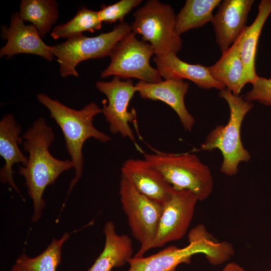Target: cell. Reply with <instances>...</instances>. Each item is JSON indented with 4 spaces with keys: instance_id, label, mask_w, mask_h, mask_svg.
<instances>
[{
    "instance_id": "1",
    "label": "cell",
    "mask_w": 271,
    "mask_h": 271,
    "mask_svg": "<svg viewBox=\"0 0 271 271\" xmlns=\"http://www.w3.org/2000/svg\"><path fill=\"white\" fill-rule=\"evenodd\" d=\"M23 149L29 154L26 166H19L18 173L25 179L24 184L33 201L32 221L39 220L45 207L43 198L46 187L53 184L64 172L73 168L71 160L53 157L49 148L55 139L51 127L43 117L34 121L22 136Z\"/></svg>"
},
{
    "instance_id": "2",
    "label": "cell",
    "mask_w": 271,
    "mask_h": 271,
    "mask_svg": "<svg viewBox=\"0 0 271 271\" xmlns=\"http://www.w3.org/2000/svg\"><path fill=\"white\" fill-rule=\"evenodd\" d=\"M37 97L38 101L49 110L50 117L61 128L67 151L73 163L75 176L70 182L67 197L82 176L84 164L82 149L85 141L93 138L106 143L111 138L93 125L94 116L102 112L96 103L91 102L81 109L76 110L44 93L37 94Z\"/></svg>"
},
{
    "instance_id": "3",
    "label": "cell",
    "mask_w": 271,
    "mask_h": 271,
    "mask_svg": "<svg viewBox=\"0 0 271 271\" xmlns=\"http://www.w3.org/2000/svg\"><path fill=\"white\" fill-rule=\"evenodd\" d=\"M189 244L183 248L170 245L147 257H132L127 261L128 271H175L179 264L190 262L193 255L202 253L212 265L221 264L234 253L232 245L218 241L203 224L193 228L188 234Z\"/></svg>"
},
{
    "instance_id": "4",
    "label": "cell",
    "mask_w": 271,
    "mask_h": 271,
    "mask_svg": "<svg viewBox=\"0 0 271 271\" xmlns=\"http://www.w3.org/2000/svg\"><path fill=\"white\" fill-rule=\"evenodd\" d=\"M218 96L224 99L229 106V120L225 125H218L212 129L199 150H219L223 157L220 171L232 176L237 173L240 163L247 162L251 159L249 152L241 141V128L245 115L253 105L243 96L234 95L227 88L220 90Z\"/></svg>"
},
{
    "instance_id": "5",
    "label": "cell",
    "mask_w": 271,
    "mask_h": 271,
    "mask_svg": "<svg viewBox=\"0 0 271 271\" xmlns=\"http://www.w3.org/2000/svg\"><path fill=\"white\" fill-rule=\"evenodd\" d=\"M144 155V159L175 189L190 190L199 201L205 200L212 192L214 182L211 171L195 154L157 151Z\"/></svg>"
},
{
    "instance_id": "6",
    "label": "cell",
    "mask_w": 271,
    "mask_h": 271,
    "mask_svg": "<svg viewBox=\"0 0 271 271\" xmlns=\"http://www.w3.org/2000/svg\"><path fill=\"white\" fill-rule=\"evenodd\" d=\"M176 16L169 4L149 0L133 14L131 31L151 45L155 55L177 54L182 40L176 32Z\"/></svg>"
},
{
    "instance_id": "7",
    "label": "cell",
    "mask_w": 271,
    "mask_h": 271,
    "mask_svg": "<svg viewBox=\"0 0 271 271\" xmlns=\"http://www.w3.org/2000/svg\"><path fill=\"white\" fill-rule=\"evenodd\" d=\"M131 32L130 25L120 22L110 32L95 37L82 34L68 38L63 43L51 46L57 58L62 77H78L76 67L81 62L109 56L116 45Z\"/></svg>"
},
{
    "instance_id": "8",
    "label": "cell",
    "mask_w": 271,
    "mask_h": 271,
    "mask_svg": "<svg viewBox=\"0 0 271 271\" xmlns=\"http://www.w3.org/2000/svg\"><path fill=\"white\" fill-rule=\"evenodd\" d=\"M119 194L131 233L141 244L134 256H144L153 248L163 205L142 194L121 175Z\"/></svg>"
},
{
    "instance_id": "9",
    "label": "cell",
    "mask_w": 271,
    "mask_h": 271,
    "mask_svg": "<svg viewBox=\"0 0 271 271\" xmlns=\"http://www.w3.org/2000/svg\"><path fill=\"white\" fill-rule=\"evenodd\" d=\"M136 35L131 31L116 45L109 55V64L100 73L101 78L114 76L152 83L163 80L158 70L150 65L153 48Z\"/></svg>"
},
{
    "instance_id": "10",
    "label": "cell",
    "mask_w": 271,
    "mask_h": 271,
    "mask_svg": "<svg viewBox=\"0 0 271 271\" xmlns=\"http://www.w3.org/2000/svg\"><path fill=\"white\" fill-rule=\"evenodd\" d=\"M95 87L107 97L108 102L101 109L105 118L109 124L110 131L113 134L119 133L134 142L135 137L129 123L136 119L134 111L128 109L130 101L137 92L136 85L131 79L122 81L114 76L110 81H99Z\"/></svg>"
},
{
    "instance_id": "11",
    "label": "cell",
    "mask_w": 271,
    "mask_h": 271,
    "mask_svg": "<svg viewBox=\"0 0 271 271\" xmlns=\"http://www.w3.org/2000/svg\"><path fill=\"white\" fill-rule=\"evenodd\" d=\"M199 201L188 190L174 188L170 198L163 205L157 236L153 248L179 240L186 234Z\"/></svg>"
},
{
    "instance_id": "12",
    "label": "cell",
    "mask_w": 271,
    "mask_h": 271,
    "mask_svg": "<svg viewBox=\"0 0 271 271\" xmlns=\"http://www.w3.org/2000/svg\"><path fill=\"white\" fill-rule=\"evenodd\" d=\"M1 37L7 43L0 49L1 57L22 53L40 56L48 61L54 58L51 46L44 42L33 25L24 24L19 13L12 15L9 27L2 26Z\"/></svg>"
},
{
    "instance_id": "13",
    "label": "cell",
    "mask_w": 271,
    "mask_h": 271,
    "mask_svg": "<svg viewBox=\"0 0 271 271\" xmlns=\"http://www.w3.org/2000/svg\"><path fill=\"white\" fill-rule=\"evenodd\" d=\"M253 3V0H224L218 6L211 23L221 53L240 36Z\"/></svg>"
},
{
    "instance_id": "14",
    "label": "cell",
    "mask_w": 271,
    "mask_h": 271,
    "mask_svg": "<svg viewBox=\"0 0 271 271\" xmlns=\"http://www.w3.org/2000/svg\"><path fill=\"white\" fill-rule=\"evenodd\" d=\"M136 86L142 98L160 100L168 104L176 113L185 130L192 131L195 118L185 104V96L189 89L188 82L180 79H165L152 83L139 81Z\"/></svg>"
},
{
    "instance_id": "15",
    "label": "cell",
    "mask_w": 271,
    "mask_h": 271,
    "mask_svg": "<svg viewBox=\"0 0 271 271\" xmlns=\"http://www.w3.org/2000/svg\"><path fill=\"white\" fill-rule=\"evenodd\" d=\"M121 175L142 194L164 205L174 188L145 159H129L122 165Z\"/></svg>"
},
{
    "instance_id": "16",
    "label": "cell",
    "mask_w": 271,
    "mask_h": 271,
    "mask_svg": "<svg viewBox=\"0 0 271 271\" xmlns=\"http://www.w3.org/2000/svg\"><path fill=\"white\" fill-rule=\"evenodd\" d=\"M153 60L164 80L186 79L204 89L215 88L220 91L226 88L223 84L213 78L208 66L189 64L181 60L176 54L155 55Z\"/></svg>"
},
{
    "instance_id": "17",
    "label": "cell",
    "mask_w": 271,
    "mask_h": 271,
    "mask_svg": "<svg viewBox=\"0 0 271 271\" xmlns=\"http://www.w3.org/2000/svg\"><path fill=\"white\" fill-rule=\"evenodd\" d=\"M22 130L12 114L5 115L0 121V155L5 161L0 171L1 182L8 184L19 193L20 190L14 180L12 168L16 164L21 163L22 166L27 164L28 158L19 147L23 140L19 136Z\"/></svg>"
},
{
    "instance_id": "18",
    "label": "cell",
    "mask_w": 271,
    "mask_h": 271,
    "mask_svg": "<svg viewBox=\"0 0 271 271\" xmlns=\"http://www.w3.org/2000/svg\"><path fill=\"white\" fill-rule=\"evenodd\" d=\"M271 14V0H261L258 13L249 26H246L241 35L239 51L244 66L243 83H252L258 77L255 66L257 46L262 28Z\"/></svg>"
},
{
    "instance_id": "19",
    "label": "cell",
    "mask_w": 271,
    "mask_h": 271,
    "mask_svg": "<svg viewBox=\"0 0 271 271\" xmlns=\"http://www.w3.org/2000/svg\"><path fill=\"white\" fill-rule=\"evenodd\" d=\"M104 248L88 271H110L113 267L123 265L132 257V243L126 234H118L114 223L106 222L103 231Z\"/></svg>"
},
{
    "instance_id": "20",
    "label": "cell",
    "mask_w": 271,
    "mask_h": 271,
    "mask_svg": "<svg viewBox=\"0 0 271 271\" xmlns=\"http://www.w3.org/2000/svg\"><path fill=\"white\" fill-rule=\"evenodd\" d=\"M241 35L227 50L222 53L221 57L215 63L208 66L213 78L236 95H239L245 86L244 66L239 51Z\"/></svg>"
},
{
    "instance_id": "21",
    "label": "cell",
    "mask_w": 271,
    "mask_h": 271,
    "mask_svg": "<svg viewBox=\"0 0 271 271\" xmlns=\"http://www.w3.org/2000/svg\"><path fill=\"white\" fill-rule=\"evenodd\" d=\"M221 0H187L176 16V32L181 36L191 29L202 27L211 22L213 12Z\"/></svg>"
},
{
    "instance_id": "22",
    "label": "cell",
    "mask_w": 271,
    "mask_h": 271,
    "mask_svg": "<svg viewBox=\"0 0 271 271\" xmlns=\"http://www.w3.org/2000/svg\"><path fill=\"white\" fill-rule=\"evenodd\" d=\"M19 14L24 22H30L37 28L42 38L58 19V5L54 0H23Z\"/></svg>"
},
{
    "instance_id": "23",
    "label": "cell",
    "mask_w": 271,
    "mask_h": 271,
    "mask_svg": "<svg viewBox=\"0 0 271 271\" xmlns=\"http://www.w3.org/2000/svg\"><path fill=\"white\" fill-rule=\"evenodd\" d=\"M69 237L65 232L59 239L54 238L41 254L30 257L23 253L19 256L15 265L19 271H56L61 260L62 246Z\"/></svg>"
},
{
    "instance_id": "24",
    "label": "cell",
    "mask_w": 271,
    "mask_h": 271,
    "mask_svg": "<svg viewBox=\"0 0 271 271\" xmlns=\"http://www.w3.org/2000/svg\"><path fill=\"white\" fill-rule=\"evenodd\" d=\"M102 23L97 11L83 7L69 21L55 27L51 36L55 40L62 38L67 39L82 34L84 32L94 33L101 28Z\"/></svg>"
},
{
    "instance_id": "25",
    "label": "cell",
    "mask_w": 271,
    "mask_h": 271,
    "mask_svg": "<svg viewBox=\"0 0 271 271\" xmlns=\"http://www.w3.org/2000/svg\"><path fill=\"white\" fill-rule=\"evenodd\" d=\"M142 2V0H121L112 5L103 6L97 11L99 18L102 23H112L118 21L122 22L124 17Z\"/></svg>"
},
{
    "instance_id": "26",
    "label": "cell",
    "mask_w": 271,
    "mask_h": 271,
    "mask_svg": "<svg viewBox=\"0 0 271 271\" xmlns=\"http://www.w3.org/2000/svg\"><path fill=\"white\" fill-rule=\"evenodd\" d=\"M252 88L247 92L244 98L248 101L258 102L271 107V77L258 76L252 83Z\"/></svg>"
},
{
    "instance_id": "27",
    "label": "cell",
    "mask_w": 271,
    "mask_h": 271,
    "mask_svg": "<svg viewBox=\"0 0 271 271\" xmlns=\"http://www.w3.org/2000/svg\"><path fill=\"white\" fill-rule=\"evenodd\" d=\"M222 271H245L238 264L232 262L228 263L223 268Z\"/></svg>"
},
{
    "instance_id": "28",
    "label": "cell",
    "mask_w": 271,
    "mask_h": 271,
    "mask_svg": "<svg viewBox=\"0 0 271 271\" xmlns=\"http://www.w3.org/2000/svg\"><path fill=\"white\" fill-rule=\"evenodd\" d=\"M11 271H19L17 266L15 264L12 268Z\"/></svg>"
},
{
    "instance_id": "29",
    "label": "cell",
    "mask_w": 271,
    "mask_h": 271,
    "mask_svg": "<svg viewBox=\"0 0 271 271\" xmlns=\"http://www.w3.org/2000/svg\"><path fill=\"white\" fill-rule=\"evenodd\" d=\"M266 271H271V270H270V269H269V270H266Z\"/></svg>"
},
{
    "instance_id": "30",
    "label": "cell",
    "mask_w": 271,
    "mask_h": 271,
    "mask_svg": "<svg viewBox=\"0 0 271 271\" xmlns=\"http://www.w3.org/2000/svg\"><path fill=\"white\" fill-rule=\"evenodd\" d=\"M271 270V269H270Z\"/></svg>"
}]
</instances>
